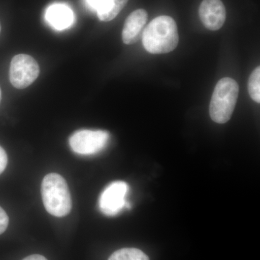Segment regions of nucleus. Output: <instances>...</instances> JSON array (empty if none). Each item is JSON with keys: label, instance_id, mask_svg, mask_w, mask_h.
<instances>
[{"label": "nucleus", "instance_id": "f257e3e1", "mask_svg": "<svg viewBox=\"0 0 260 260\" xmlns=\"http://www.w3.org/2000/svg\"><path fill=\"white\" fill-rule=\"evenodd\" d=\"M145 50L150 54H167L179 44V34L175 20L167 15L153 19L142 35Z\"/></svg>", "mask_w": 260, "mask_h": 260}, {"label": "nucleus", "instance_id": "f03ea898", "mask_svg": "<svg viewBox=\"0 0 260 260\" xmlns=\"http://www.w3.org/2000/svg\"><path fill=\"white\" fill-rule=\"evenodd\" d=\"M43 203L49 214L56 217H64L70 213L72 199L67 181L57 174H47L42 184Z\"/></svg>", "mask_w": 260, "mask_h": 260}, {"label": "nucleus", "instance_id": "7ed1b4c3", "mask_svg": "<svg viewBox=\"0 0 260 260\" xmlns=\"http://www.w3.org/2000/svg\"><path fill=\"white\" fill-rule=\"evenodd\" d=\"M239 86L236 80L224 78L215 85L210 104V116L215 122L225 124L230 120L238 98Z\"/></svg>", "mask_w": 260, "mask_h": 260}, {"label": "nucleus", "instance_id": "20e7f679", "mask_svg": "<svg viewBox=\"0 0 260 260\" xmlns=\"http://www.w3.org/2000/svg\"><path fill=\"white\" fill-rule=\"evenodd\" d=\"M39 73V65L31 56L18 54L10 63V83L18 89L27 88L37 79Z\"/></svg>", "mask_w": 260, "mask_h": 260}, {"label": "nucleus", "instance_id": "39448f33", "mask_svg": "<svg viewBox=\"0 0 260 260\" xmlns=\"http://www.w3.org/2000/svg\"><path fill=\"white\" fill-rule=\"evenodd\" d=\"M109 134L104 130L82 129L75 132L70 138V145L75 153L93 155L107 146Z\"/></svg>", "mask_w": 260, "mask_h": 260}, {"label": "nucleus", "instance_id": "423d86ee", "mask_svg": "<svg viewBox=\"0 0 260 260\" xmlns=\"http://www.w3.org/2000/svg\"><path fill=\"white\" fill-rule=\"evenodd\" d=\"M128 184L122 181H116L107 186L99 198V208L104 215L114 216L120 213L127 205L126 196Z\"/></svg>", "mask_w": 260, "mask_h": 260}, {"label": "nucleus", "instance_id": "0eeeda50", "mask_svg": "<svg viewBox=\"0 0 260 260\" xmlns=\"http://www.w3.org/2000/svg\"><path fill=\"white\" fill-rule=\"evenodd\" d=\"M200 20L210 30L221 28L226 18V10L221 0H203L199 8Z\"/></svg>", "mask_w": 260, "mask_h": 260}, {"label": "nucleus", "instance_id": "6e6552de", "mask_svg": "<svg viewBox=\"0 0 260 260\" xmlns=\"http://www.w3.org/2000/svg\"><path fill=\"white\" fill-rule=\"evenodd\" d=\"M148 21V13L143 9L135 10L126 19L122 30L123 42L132 45L138 42L145 24Z\"/></svg>", "mask_w": 260, "mask_h": 260}, {"label": "nucleus", "instance_id": "1a4fd4ad", "mask_svg": "<svg viewBox=\"0 0 260 260\" xmlns=\"http://www.w3.org/2000/svg\"><path fill=\"white\" fill-rule=\"evenodd\" d=\"M46 18L48 23L56 30L69 28L73 22V13L66 5L54 4L47 9Z\"/></svg>", "mask_w": 260, "mask_h": 260}, {"label": "nucleus", "instance_id": "9d476101", "mask_svg": "<svg viewBox=\"0 0 260 260\" xmlns=\"http://www.w3.org/2000/svg\"><path fill=\"white\" fill-rule=\"evenodd\" d=\"M128 1L129 0H104L96 11L98 17L102 21H111L119 15Z\"/></svg>", "mask_w": 260, "mask_h": 260}, {"label": "nucleus", "instance_id": "9b49d317", "mask_svg": "<svg viewBox=\"0 0 260 260\" xmlns=\"http://www.w3.org/2000/svg\"><path fill=\"white\" fill-rule=\"evenodd\" d=\"M109 260H149V257L136 248H124L114 251Z\"/></svg>", "mask_w": 260, "mask_h": 260}, {"label": "nucleus", "instance_id": "f8f14e48", "mask_svg": "<svg viewBox=\"0 0 260 260\" xmlns=\"http://www.w3.org/2000/svg\"><path fill=\"white\" fill-rule=\"evenodd\" d=\"M248 90L253 101L260 103V68L257 67L251 73L248 82Z\"/></svg>", "mask_w": 260, "mask_h": 260}, {"label": "nucleus", "instance_id": "ddd939ff", "mask_svg": "<svg viewBox=\"0 0 260 260\" xmlns=\"http://www.w3.org/2000/svg\"><path fill=\"white\" fill-rule=\"evenodd\" d=\"M9 224L8 214L0 207V235L6 231Z\"/></svg>", "mask_w": 260, "mask_h": 260}, {"label": "nucleus", "instance_id": "4468645a", "mask_svg": "<svg viewBox=\"0 0 260 260\" xmlns=\"http://www.w3.org/2000/svg\"><path fill=\"white\" fill-rule=\"evenodd\" d=\"M8 155L4 149L0 146V174L4 172L5 168L8 165Z\"/></svg>", "mask_w": 260, "mask_h": 260}, {"label": "nucleus", "instance_id": "2eb2a0df", "mask_svg": "<svg viewBox=\"0 0 260 260\" xmlns=\"http://www.w3.org/2000/svg\"><path fill=\"white\" fill-rule=\"evenodd\" d=\"M87 4L90 7L91 9L95 10L97 11L99 8H100L101 5H102L104 0H86Z\"/></svg>", "mask_w": 260, "mask_h": 260}, {"label": "nucleus", "instance_id": "dca6fc26", "mask_svg": "<svg viewBox=\"0 0 260 260\" xmlns=\"http://www.w3.org/2000/svg\"><path fill=\"white\" fill-rule=\"evenodd\" d=\"M23 260H48L45 256L40 255V254H32L25 257Z\"/></svg>", "mask_w": 260, "mask_h": 260}, {"label": "nucleus", "instance_id": "f3484780", "mask_svg": "<svg viewBox=\"0 0 260 260\" xmlns=\"http://www.w3.org/2000/svg\"><path fill=\"white\" fill-rule=\"evenodd\" d=\"M0 101H1V89H0Z\"/></svg>", "mask_w": 260, "mask_h": 260}, {"label": "nucleus", "instance_id": "a211bd4d", "mask_svg": "<svg viewBox=\"0 0 260 260\" xmlns=\"http://www.w3.org/2000/svg\"><path fill=\"white\" fill-rule=\"evenodd\" d=\"M0 32H1V25H0Z\"/></svg>", "mask_w": 260, "mask_h": 260}]
</instances>
